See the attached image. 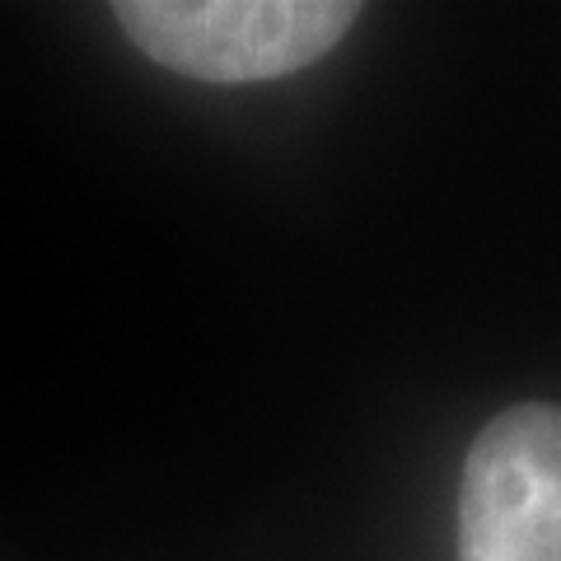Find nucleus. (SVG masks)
I'll use <instances>...</instances> for the list:
<instances>
[{
	"instance_id": "f03ea898",
	"label": "nucleus",
	"mask_w": 561,
	"mask_h": 561,
	"mask_svg": "<svg viewBox=\"0 0 561 561\" xmlns=\"http://www.w3.org/2000/svg\"><path fill=\"white\" fill-rule=\"evenodd\" d=\"M459 561H561V402H515L472 440Z\"/></svg>"
},
{
	"instance_id": "f257e3e1",
	"label": "nucleus",
	"mask_w": 561,
	"mask_h": 561,
	"mask_svg": "<svg viewBox=\"0 0 561 561\" xmlns=\"http://www.w3.org/2000/svg\"><path fill=\"white\" fill-rule=\"evenodd\" d=\"M127 38L179 76L210 84L276 80L305 70L346 38L360 5L337 0H127Z\"/></svg>"
}]
</instances>
